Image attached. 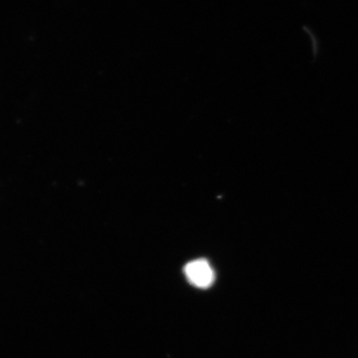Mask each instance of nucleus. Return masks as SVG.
I'll list each match as a JSON object with an SVG mask.
<instances>
[{"instance_id":"nucleus-1","label":"nucleus","mask_w":358,"mask_h":358,"mask_svg":"<svg viewBox=\"0 0 358 358\" xmlns=\"http://www.w3.org/2000/svg\"><path fill=\"white\" fill-rule=\"evenodd\" d=\"M186 280L195 288L208 289L215 282V272L206 259H197L188 262L183 268Z\"/></svg>"}]
</instances>
